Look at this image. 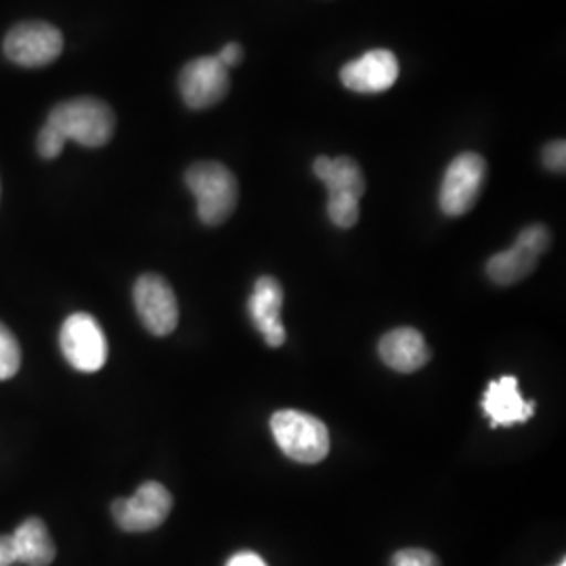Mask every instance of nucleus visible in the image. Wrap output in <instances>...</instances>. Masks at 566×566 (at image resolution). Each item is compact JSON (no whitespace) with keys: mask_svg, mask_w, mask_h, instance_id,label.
Instances as JSON below:
<instances>
[{"mask_svg":"<svg viewBox=\"0 0 566 566\" xmlns=\"http://www.w3.org/2000/svg\"><path fill=\"white\" fill-rule=\"evenodd\" d=\"M313 172L327 187V217L329 221L350 229L359 223V200L365 193L364 170L348 156H319L313 163Z\"/></svg>","mask_w":566,"mask_h":566,"instance_id":"nucleus-1","label":"nucleus"},{"mask_svg":"<svg viewBox=\"0 0 566 566\" xmlns=\"http://www.w3.org/2000/svg\"><path fill=\"white\" fill-rule=\"evenodd\" d=\"M185 182L196 196L198 217L208 227L227 223L240 202V182L221 163H198L187 168Z\"/></svg>","mask_w":566,"mask_h":566,"instance_id":"nucleus-2","label":"nucleus"},{"mask_svg":"<svg viewBox=\"0 0 566 566\" xmlns=\"http://www.w3.org/2000/svg\"><path fill=\"white\" fill-rule=\"evenodd\" d=\"M46 124H51L65 142L72 139L95 149L112 142L116 130V114L102 99L76 97L55 105Z\"/></svg>","mask_w":566,"mask_h":566,"instance_id":"nucleus-3","label":"nucleus"},{"mask_svg":"<svg viewBox=\"0 0 566 566\" xmlns=\"http://www.w3.org/2000/svg\"><path fill=\"white\" fill-rule=\"evenodd\" d=\"M273 439L283 453L301 464H317L329 453L327 426L304 411L282 409L271 418Z\"/></svg>","mask_w":566,"mask_h":566,"instance_id":"nucleus-4","label":"nucleus"},{"mask_svg":"<svg viewBox=\"0 0 566 566\" xmlns=\"http://www.w3.org/2000/svg\"><path fill=\"white\" fill-rule=\"evenodd\" d=\"M552 243V233L546 224L525 227L512 248L493 254L486 261V277L497 285H514L528 277L546 254Z\"/></svg>","mask_w":566,"mask_h":566,"instance_id":"nucleus-5","label":"nucleus"},{"mask_svg":"<svg viewBox=\"0 0 566 566\" xmlns=\"http://www.w3.org/2000/svg\"><path fill=\"white\" fill-rule=\"evenodd\" d=\"M486 181V160L481 154L464 151L447 166L439 191V206L447 217H462L470 212Z\"/></svg>","mask_w":566,"mask_h":566,"instance_id":"nucleus-6","label":"nucleus"},{"mask_svg":"<svg viewBox=\"0 0 566 566\" xmlns=\"http://www.w3.org/2000/svg\"><path fill=\"white\" fill-rule=\"evenodd\" d=\"M60 346L65 361L84 374L99 371L107 361V338L88 313H74L63 322Z\"/></svg>","mask_w":566,"mask_h":566,"instance_id":"nucleus-7","label":"nucleus"},{"mask_svg":"<svg viewBox=\"0 0 566 566\" xmlns=\"http://www.w3.org/2000/svg\"><path fill=\"white\" fill-rule=\"evenodd\" d=\"M63 51L60 30L46 21H23L9 30L4 55L23 67H42L57 60Z\"/></svg>","mask_w":566,"mask_h":566,"instance_id":"nucleus-8","label":"nucleus"},{"mask_svg":"<svg viewBox=\"0 0 566 566\" xmlns=\"http://www.w3.org/2000/svg\"><path fill=\"white\" fill-rule=\"evenodd\" d=\"M172 510V495L166 486L149 481L143 483L133 497H122L112 504L116 525L126 533H147L163 525Z\"/></svg>","mask_w":566,"mask_h":566,"instance_id":"nucleus-9","label":"nucleus"},{"mask_svg":"<svg viewBox=\"0 0 566 566\" xmlns=\"http://www.w3.org/2000/svg\"><path fill=\"white\" fill-rule=\"evenodd\" d=\"M135 308L139 313L145 329L158 338L172 334L179 325V304L177 296L166 282L156 273H145L135 283Z\"/></svg>","mask_w":566,"mask_h":566,"instance_id":"nucleus-10","label":"nucleus"},{"mask_svg":"<svg viewBox=\"0 0 566 566\" xmlns=\"http://www.w3.org/2000/svg\"><path fill=\"white\" fill-rule=\"evenodd\" d=\"M229 88V70L217 57L189 61L179 74L182 102L191 109H208L223 102Z\"/></svg>","mask_w":566,"mask_h":566,"instance_id":"nucleus-11","label":"nucleus"},{"mask_svg":"<svg viewBox=\"0 0 566 566\" xmlns=\"http://www.w3.org/2000/svg\"><path fill=\"white\" fill-rule=\"evenodd\" d=\"M399 78V60L388 49H371L340 70V82L355 93H385Z\"/></svg>","mask_w":566,"mask_h":566,"instance_id":"nucleus-12","label":"nucleus"},{"mask_svg":"<svg viewBox=\"0 0 566 566\" xmlns=\"http://www.w3.org/2000/svg\"><path fill=\"white\" fill-rule=\"evenodd\" d=\"M283 287L271 275H263L254 283L250 296V317L254 327L263 334L264 343L273 348L285 343V327L282 324Z\"/></svg>","mask_w":566,"mask_h":566,"instance_id":"nucleus-13","label":"nucleus"},{"mask_svg":"<svg viewBox=\"0 0 566 566\" xmlns=\"http://www.w3.org/2000/svg\"><path fill=\"white\" fill-rule=\"evenodd\" d=\"M483 411L491 426L525 424L535 413V401H525L514 376H504L486 386Z\"/></svg>","mask_w":566,"mask_h":566,"instance_id":"nucleus-14","label":"nucleus"},{"mask_svg":"<svg viewBox=\"0 0 566 566\" xmlns=\"http://www.w3.org/2000/svg\"><path fill=\"white\" fill-rule=\"evenodd\" d=\"M380 359L399 374H413L430 361V348L424 336L413 327H397L382 336L378 344Z\"/></svg>","mask_w":566,"mask_h":566,"instance_id":"nucleus-15","label":"nucleus"},{"mask_svg":"<svg viewBox=\"0 0 566 566\" xmlns=\"http://www.w3.org/2000/svg\"><path fill=\"white\" fill-rule=\"evenodd\" d=\"M15 560L25 566H49L55 560V544L41 518L23 521L11 535Z\"/></svg>","mask_w":566,"mask_h":566,"instance_id":"nucleus-16","label":"nucleus"},{"mask_svg":"<svg viewBox=\"0 0 566 566\" xmlns=\"http://www.w3.org/2000/svg\"><path fill=\"white\" fill-rule=\"evenodd\" d=\"M21 348L11 329L0 324V380H9L20 371Z\"/></svg>","mask_w":566,"mask_h":566,"instance_id":"nucleus-17","label":"nucleus"},{"mask_svg":"<svg viewBox=\"0 0 566 566\" xmlns=\"http://www.w3.org/2000/svg\"><path fill=\"white\" fill-rule=\"evenodd\" d=\"M63 145H65V139L61 137L60 133L51 124H44L41 133H39V142H36V147H39V154H41L42 158L44 160L57 158L61 149H63Z\"/></svg>","mask_w":566,"mask_h":566,"instance_id":"nucleus-18","label":"nucleus"},{"mask_svg":"<svg viewBox=\"0 0 566 566\" xmlns=\"http://www.w3.org/2000/svg\"><path fill=\"white\" fill-rule=\"evenodd\" d=\"M390 566H441L439 558L428 552V549H418V547H409L401 549L392 556Z\"/></svg>","mask_w":566,"mask_h":566,"instance_id":"nucleus-19","label":"nucleus"},{"mask_svg":"<svg viewBox=\"0 0 566 566\" xmlns=\"http://www.w3.org/2000/svg\"><path fill=\"white\" fill-rule=\"evenodd\" d=\"M542 160L549 172H565L566 168V143L565 139L547 143L542 149Z\"/></svg>","mask_w":566,"mask_h":566,"instance_id":"nucleus-20","label":"nucleus"},{"mask_svg":"<svg viewBox=\"0 0 566 566\" xmlns=\"http://www.w3.org/2000/svg\"><path fill=\"white\" fill-rule=\"evenodd\" d=\"M214 57L221 61L224 67L229 70V67L238 65V63L243 60L242 44H238V42H229V44H224L223 49L219 51V55H214Z\"/></svg>","mask_w":566,"mask_h":566,"instance_id":"nucleus-21","label":"nucleus"},{"mask_svg":"<svg viewBox=\"0 0 566 566\" xmlns=\"http://www.w3.org/2000/svg\"><path fill=\"white\" fill-rule=\"evenodd\" d=\"M227 566H266V563L254 552H240L229 558Z\"/></svg>","mask_w":566,"mask_h":566,"instance_id":"nucleus-22","label":"nucleus"},{"mask_svg":"<svg viewBox=\"0 0 566 566\" xmlns=\"http://www.w3.org/2000/svg\"><path fill=\"white\" fill-rule=\"evenodd\" d=\"M15 552H13V542L11 535H0V566L15 565Z\"/></svg>","mask_w":566,"mask_h":566,"instance_id":"nucleus-23","label":"nucleus"},{"mask_svg":"<svg viewBox=\"0 0 566 566\" xmlns=\"http://www.w3.org/2000/svg\"><path fill=\"white\" fill-rule=\"evenodd\" d=\"M558 566H566V560H563V563H560Z\"/></svg>","mask_w":566,"mask_h":566,"instance_id":"nucleus-24","label":"nucleus"}]
</instances>
